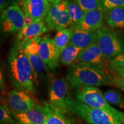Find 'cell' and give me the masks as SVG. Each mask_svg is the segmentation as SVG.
<instances>
[{
    "label": "cell",
    "mask_w": 124,
    "mask_h": 124,
    "mask_svg": "<svg viewBox=\"0 0 124 124\" xmlns=\"http://www.w3.org/2000/svg\"><path fill=\"white\" fill-rule=\"evenodd\" d=\"M25 91L14 89L8 95V105L12 113H20L33 108L38 102Z\"/></svg>",
    "instance_id": "obj_10"
},
{
    "label": "cell",
    "mask_w": 124,
    "mask_h": 124,
    "mask_svg": "<svg viewBox=\"0 0 124 124\" xmlns=\"http://www.w3.org/2000/svg\"><path fill=\"white\" fill-rule=\"evenodd\" d=\"M43 105L46 108V124H72L65 117L64 113L49 101L43 102Z\"/></svg>",
    "instance_id": "obj_18"
},
{
    "label": "cell",
    "mask_w": 124,
    "mask_h": 124,
    "mask_svg": "<svg viewBox=\"0 0 124 124\" xmlns=\"http://www.w3.org/2000/svg\"><path fill=\"white\" fill-rule=\"evenodd\" d=\"M71 33H72V28L71 27L62 29L59 31L55 36L53 39L54 42L55 43V46L59 55L66 46L69 44L70 41Z\"/></svg>",
    "instance_id": "obj_21"
},
{
    "label": "cell",
    "mask_w": 124,
    "mask_h": 124,
    "mask_svg": "<svg viewBox=\"0 0 124 124\" xmlns=\"http://www.w3.org/2000/svg\"><path fill=\"white\" fill-rule=\"evenodd\" d=\"M1 78H0V86H1V90L4 93V91L7 90V86L5 85V77L4 74L3 70L1 69Z\"/></svg>",
    "instance_id": "obj_29"
},
{
    "label": "cell",
    "mask_w": 124,
    "mask_h": 124,
    "mask_svg": "<svg viewBox=\"0 0 124 124\" xmlns=\"http://www.w3.org/2000/svg\"><path fill=\"white\" fill-rule=\"evenodd\" d=\"M67 2L73 25H78L81 23L86 13L74 0H67Z\"/></svg>",
    "instance_id": "obj_22"
},
{
    "label": "cell",
    "mask_w": 124,
    "mask_h": 124,
    "mask_svg": "<svg viewBox=\"0 0 124 124\" xmlns=\"http://www.w3.org/2000/svg\"><path fill=\"white\" fill-rule=\"evenodd\" d=\"M41 37L36 38L25 44L26 52L33 70L34 83L38 85L40 80L44 77L48 69L39 54V45Z\"/></svg>",
    "instance_id": "obj_8"
},
{
    "label": "cell",
    "mask_w": 124,
    "mask_h": 124,
    "mask_svg": "<svg viewBox=\"0 0 124 124\" xmlns=\"http://www.w3.org/2000/svg\"><path fill=\"white\" fill-rule=\"evenodd\" d=\"M21 4L25 16L32 21H43L51 8L47 0H23Z\"/></svg>",
    "instance_id": "obj_12"
},
{
    "label": "cell",
    "mask_w": 124,
    "mask_h": 124,
    "mask_svg": "<svg viewBox=\"0 0 124 124\" xmlns=\"http://www.w3.org/2000/svg\"><path fill=\"white\" fill-rule=\"evenodd\" d=\"M107 24L112 28H124V7H116L108 10L106 15Z\"/></svg>",
    "instance_id": "obj_19"
},
{
    "label": "cell",
    "mask_w": 124,
    "mask_h": 124,
    "mask_svg": "<svg viewBox=\"0 0 124 124\" xmlns=\"http://www.w3.org/2000/svg\"><path fill=\"white\" fill-rule=\"evenodd\" d=\"M0 8H1V10L2 12V10H4L5 8H7V2H6L5 0H0Z\"/></svg>",
    "instance_id": "obj_31"
},
{
    "label": "cell",
    "mask_w": 124,
    "mask_h": 124,
    "mask_svg": "<svg viewBox=\"0 0 124 124\" xmlns=\"http://www.w3.org/2000/svg\"><path fill=\"white\" fill-rule=\"evenodd\" d=\"M85 13L94 9L103 8L102 0H74Z\"/></svg>",
    "instance_id": "obj_25"
},
{
    "label": "cell",
    "mask_w": 124,
    "mask_h": 124,
    "mask_svg": "<svg viewBox=\"0 0 124 124\" xmlns=\"http://www.w3.org/2000/svg\"><path fill=\"white\" fill-rule=\"evenodd\" d=\"M105 9L109 10L116 7H124V0H102Z\"/></svg>",
    "instance_id": "obj_27"
},
{
    "label": "cell",
    "mask_w": 124,
    "mask_h": 124,
    "mask_svg": "<svg viewBox=\"0 0 124 124\" xmlns=\"http://www.w3.org/2000/svg\"><path fill=\"white\" fill-rule=\"evenodd\" d=\"M110 64L111 68L114 71H124V52L111 59Z\"/></svg>",
    "instance_id": "obj_26"
},
{
    "label": "cell",
    "mask_w": 124,
    "mask_h": 124,
    "mask_svg": "<svg viewBox=\"0 0 124 124\" xmlns=\"http://www.w3.org/2000/svg\"><path fill=\"white\" fill-rule=\"evenodd\" d=\"M7 2V7L12 5H18L21 4L23 0H5Z\"/></svg>",
    "instance_id": "obj_30"
},
{
    "label": "cell",
    "mask_w": 124,
    "mask_h": 124,
    "mask_svg": "<svg viewBox=\"0 0 124 124\" xmlns=\"http://www.w3.org/2000/svg\"><path fill=\"white\" fill-rule=\"evenodd\" d=\"M39 54L49 71H55L59 66L60 55L54 40L48 36L41 37L39 45Z\"/></svg>",
    "instance_id": "obj_11"
},
{
    "label": "cell",
    "mask_w": 124,
    "mask_h": 124,
    "mask_svg": "<svg viewBox=\"0 0 124 124\" xmlns=\"http://www.w3.org/2000/svg\"><path fill=\"white\" fill-rule=\"evenodd\" d=\"M17 121L12 115L7 103H1L0 106V124H16Z\"/></svg>",
    "instance_id": "obj_24"
},
{
    "label": "cell",
    "mask_w": 124,
    "mask_h": 124,
    "mask_svg": "<svg viewBox=\"0 0 124 124\" xmlns=\"http://www.w3.org/2000/svg\"><path fill=\"white\" fill-rule=\"evenodd\" d=\"M66 79L71 86L76 89L85 87H99L112 83V77L103 66L74 63L69 69Z\"/></svg>",
    "instance_id": "obj_2"
},
{
    "label": "cell",
    "mask_w": 124,
    "mask_h": 124,
    "mask_svg": "<svg viewBox=\"0 0 124 124\" xmlns=\"http://www.w3.org/2000/svg\"><path fill=\"white\" fill-rule=\"evenodd\" d=\"M45 22L49 29L60 31L73 27L72 19L67 7V0H63L51 6Z\"/></svg>",
    "instance_id": "obj_6"
},
{
    "label": "cell",
    "mask_w": 124,
    "mask_h": 124,
    "mask_svg": "<svg viewBox=\"0 0 124 124\" xmlns=\"http://www.w3.org/2000/svg\"><path fill=\"white\" fill-rule=\"evenodd\" d=\"M48 1L49 3H51V4H56V3H58L60 2V1H63V0H47Z\"/></svg>",
    "instance_id": "obj_33"
},
{
    "label": "cell",
    "mask_w": 124,
    "mask_h": 124,
    "mask_svg": "<svg viewBox=\"0 0 124 124\" xmlns=\"http://www.w3.org/2000/svg\"><path fill=\"white\" fill-rule=\"evenodd\" d=\"M117 72V74L119 75L121 78H122L123 79H124V71L123 70H116L115 71Z\"/></svg>",
    "instance_id": "obj_32"
},
{
    "label": "cell",
    "mask_w": 124,
    "mask_h": 124,
    "mask_svg": "<svg viewBox=\"0 0 124 124\" xmlns=\"http://www.w3.org/2000/svg\"><path fill=\"white\" fill-rule=\"evenodd\" d=\"M97 43L106 59L111 60L124 52V39L115 31L102 27L98 29Z\"/></svg>",
    "instance_id": "obj_5"
},
{
    "label": "cell",
    "mask_w": 124,
    "mask_h": 124,
    "mask_svg": "<svg viewBox=\"0 0 124 124\" xmlns=\"http://www.w3.org/2000/svg\"><path fill=\"white\" fill-rule=\"evenodd\" d=\"M16 124H20V123H19V122H17V123Z\"/></svg>",
    "instance_id": "obj_34"
},
{
    "label": "cell",
    "mask_w": 124,
    "mask_h": 124,
    "mask_svg": "<svg viewBox=\"0 0 124 124\" xmlns=\"http://www.w3.org/2000/svg\"><path fill=\"white\" fill-rule=\"evenodd\" d=\"M71 28L72 33L69 44L84 49L97 41V31H85L76 26L71 27Z\"/></svg>",
    "instance_id": "obj_16"
},
{
    "label": "cell",
    "mask_w": 124,
    "mask_h": 124,
    "mask_svg": "<svg viewBox=\"0 0 124 124\" xmlns=\"http://www.w3.org/2000/svg\"><path fill=\"white\" fill-rule=\"evenodd\" d=\"M66 103L70 111L90 124H124L106 111L90 106L70 95L67 97Z\"/></svg>",
    "instance_id": "obj_3"
},
{
    "label": "cell",
    "mask_w": 124,
    "mask_h": 124,
    "mask_svg": "<svg viewBox=\"0 0 124 124\" xmlns=\"http://www.w3.org/2000/svg\"><path fill=\"white\" fill-rule=\"evenodd\" d=\"M106 58L100 46L97 42L82 49L79 54L76 62L98 66H102Z\"/></svg>",
    "instance_id": "obj_15"
},
{
    "label": "cell",
    "mask_w": 124,
    "mask_h": 124,
    "mask_svg": "<svg viewBox=\"0 0 124 124\" xmlns=\"http://www.w3.org/2000/svg\"><path fill=\"white\" fill-rule=\"evenodd\" d=\"M7 61L10 85L15 89L35 95L33 70L25 45L16 43L9 51Z\"/></svg>",
    "instance_id": "obj_1"
},
{
    "label": "cell",
    "mask_w": 124,
    "mask_h": 124,
    "mask_svg": "<svg viewBox=\"0 0 124 124\" xmlns=\"http://www.w3.org/2000/svg\"><path fill=\"white\" fill-rule=\"evenodd\" d=\"M48 30L49 28L46 22L43 21H33L25 24L22 29L18 32L16 43L25 45L31 40L39 38Z\"/></svg>",
    "instance_id": "obj_14"
},
{
    "label": "cell",
    "mask_w": 124,
    "mask_h": 124,
    "mask_svg": "<svg viewBox=\"0 0 124 124\" xmlns=\"http://www.w3.org/2000/svg\"><path fill=\"white\" fill-rule=\"evenodd\" d=\"M74 96L79 101L106 111L124 124V113L111 106L97 87L78 88L74 91Z\"/></svg>",
    "instance_id": "obj_4"
},
{
    "label": "cell",
    "mask_w": 124,
    "mask_h": 124,
    "mask_svg": "<svg viewBox=\"0 0 124 124\" xmlns=\"http://www.w3.org/2000/svg\"><path fill=\"white\" fill-rule=\"evenodd\" d=\"M112 84L117 87L120 88L124 92V79L117 74L115 77L112 78Z\"/></svg>",
    "instance_id": "obj_28"
},
{
    "label": "cell",
    "mask_w": 124,
    "mask_h": 124,
    "mask_svg": "<svg viewBox=\"0 0 124 124\" xmlns=\"http://www.w3.org/2000/svg\"><path fill=\"white\" fill-rule=\"evenodd\" d=\"M104 9L101 8L87 12L81 23L76 27L85 31H97L101 28L103 25Z\"/></svg>",
    "instance_id": "obj_17"
},
{
    "label": "cell",
    "mask_w": 124,
    "mask_h": 124,
    "mask_svg": "<svg viewBox=\"0 0 124 124\" xmlns=\"http://www.w3.org/2000/svg\"><path fill=\"white\" fill-rule=\"evenodd\" d=\"M12 114L15 120L21 124H46V108L39 103L24 112Z\"/></svg>",
    "instance_id": "obj_13"
},
{
    "label": "cell",
    "mask_w": 124,
    "mask_h": 124,
    "mask_svg": "<svg viewBox=\"0 0 124 124\" xmlns=\"http://www.w3.org/2000/svg\"><path fill=\"white\" fill-rule=\"evenodd\" d=\"M67 81L64 77L55 79L51 82L48 93V101L64 114L69 111L66 103L69 89Z\"/></svg>",
    "instance_id": "obj_9"
},
{
    "label": "cell",
    "mask_w": 124,
    "mask_h": 124,
    "mask_svg": "<svg viewBox=\"0 0 124 124\" xmlns=\"http://www.w3.org/2000/svg\"><path fill=\"white\" fill-rule=\"evenodd\" d=\"M103 94L108 103L124 109V98L120 93L114 90H108Z\"/></svg>",
    "instance_id": "obj_23"
},
{
    "label": "cell",
    "mask_w": 124,
    "mask_h": 124,
    "mask_svg": "<svg viewBox=\"0 0 124 124\" xmlns=\"http://www.w3.org/2000/svg\"><path fill=\"white\" fill-rule=\"evenodd\" d=\"M25 24V15L18 5L9 6L1 12V27L6 35L20 32Z\"/></svg>",
    "instance_id": "obj_7"
},
{
    "label": "cell",
    "mask_w": 124,
    "mask_h": 124,
    "mask_svg": "<svg viewBox=\"0 0 124 124\" xmlns=\"http://www.w3.org/2000/svg\"><path fill=\"white\" fill-rule=\"evenodd\" d=\"M83 48L72 44H68L62 50L60 55V62L62 64L70 66L77 61L79 54Z\"/></svg>",
    "instance_id": "obj_20"
}]
</instances>
